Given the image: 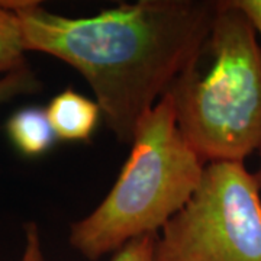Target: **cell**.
<instances>
[{
  "mask_svg": "<svg viewBox=\"0 0 261 261\" xmlns=\"http://www.w3.org/2000/svg\"><path fill=\"white\" fill-rule=\"evenodd\" d=\"M260 152H261V148H260ZM257 180H258V185H260V189H261V167H260V171H258V174H257Z\"/></svg>",
  "mask_w": 261,
  "mask_h": 261,
  "instance_id": "12",
  "label": "cell"
},
{
  "mask_svg": "<svg viewBox=\"0 0 261 261\" xmlns=\"http://www.w3.org/2000/svg\"><path fill=\"white\" fill-rule=\"evenodd\" d=\"M0 6L18 16L27 51L56 57L83 75L106 125L126 144L200 53L218 8L202 0H141L68 18L38 2Z\"/></svg>",
  "mask_w": 261,
  "mask_h": 261,
  "instance_id": "1",
  "label": "cell"
},
{
  "mask_svg": "<svg viewBox=\"0 0 261 261\" xmlns=\"http://www.w3.org/2000/svg\"><path fill=\"white\" fill-rule=\"evenodd\" d=\"M45 111L56 137L63 141H89L102 115L97 103L71 89L54 96Z\"/></svg>",
  "mask_w": 261,
  "mask_h": 261,
  "instance_id": "5",
  "label": "cell"
},
{
  "mask_svg": "<svg viewBox=\"0 0 261 261\" xmlns=\"http://www.w3.org/2000/svg\"><path fill=\"white\" fill-rule=\"evenodd\" d=\"M229 5L240 10L247 20L250 22L251 28L261 38V0H228Z\"/></svg>",
  "mask_w": 261,
  "mask_h": 261,
  "instance_id": "11",
  "label": "cell"
},
{
  "mask_svg": "<svg viewBox=\"0 0 261 261\" xmlns=\"http://www.w3.org/2000/svg\"><path fill=\"white\" fill-rule=\"evenodd\" d=\"M193 63L171 84L178 130L202 161H241L261 148V45L229 2Z\"/></svg>",
  "mask_w": 261,
  "mask_h": 261,
  "instance_id": "2",
  "label": "cell"
},
{
  "mask_svg": "<svg viewBox=\"0 0 261 261\" xmlns=\"http://www.w3.org/2000/svg\"><path fill=\"white\" fill-rule=\"evenodd\" d=\"M130 145L111 192L70 228L68 241L87 260H99L138 237L157 233L199 186L206 164L178 130L167 93L138 122Z\"/></svg>",
  "mask_w": 261,
  "mask_h": 261,
  "instance_id": "3",
  "label": "cell"
},
{
  "mask_svg": "<svg viewBox=\"0 0 261 261\" xmlns=\"http://www.w3.org/2000/svg\"><path fill=\"white\" fill-rule=\"evenodd\" d=\"M6 130L10 142L25 157H41L53 148L57 137L47 111L38 106L22 108L9 118Z\"/></svg>",
  "mask_w": 261,
  "mask_h": 261,
  "instance_id": "6",
  "label": "cell"
},
{
  "mask_svg": "<svg viewBox=\"0 0 261 261\" xmlns=\"http://www.w3.org/2000/svg\"><path fill=\"white\" fill-rule=\"evenodd\" d=\"M41 90V82L28 64L0 77V106L18 96L34 94Z\"/></svg>",
  "mask_w": 261,
  "mask_h": 261,
  "instance_id": "8",
  "label": "cell"
},
{
  "mask_svg": "<svg viewBox=\"0 0 261 261\" xmlns=\"http://www.w3.org/2000/svg\"><path fill=\"white\" fill-rule=\"evenodd\" d=\"M25 53L18 16L0 6V77L27 65Z\"/></svg>",
  "mask_w": 261,
  "mask_h": 261,
  "instance_id": "7",
  "label": "cell"
},
{
  "mask_svg": "<svg viewBox=\"0 0 261 261\" xmlns=\"http://www.w3.org/2000/svg\"><path fill=\"white\" fill-rule=\"evenodd\" d=\"M19 261H48L42 251L38 226L34 222L25 225V248Z\"/></svg>",
  "mask_w": 261,
  "mask_h": 261,
  "instance_id": "10",
  "label": "cell"
},
{
  "mask_svg": "<svg viewBox=\"0 0 261 261\" xmlns=\"http://www.w3.org/2000/svg\"><path fill=\"white\" fill-rule=\"evenodd\" d=\"M152 261H261V196L241 161H214L157 237Z\"/></svg>",
  "mask_w": 261,
  "mask_h": 261,
  "instance_id": "4",
  "label": "cell"
},
{
  "mask_svg": "<svg viewBox=\"0 0 261 261\" xmlns=\"http://www.w3.org/2000/svg\"><path fill=\"white\" fill-rule=\"evenodd\" d=\"M157 233H147L132 240L115 252L111 261H152Z\"/></svg>",
  "mask_w": 261,
  "mask_h": 261,
  "instance_id": "9",
  "label": "cell"
}]
</instances>
